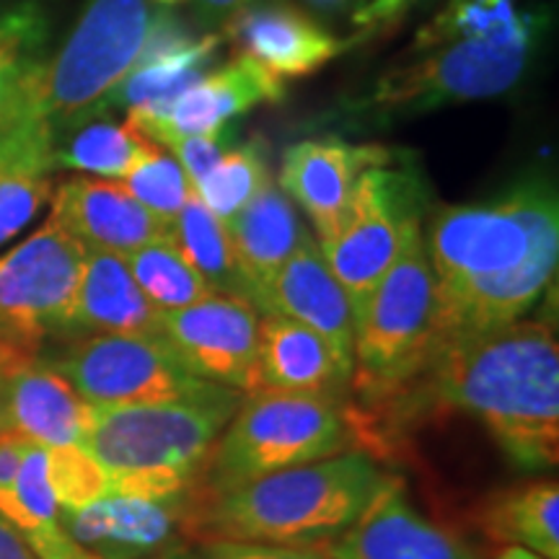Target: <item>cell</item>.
<instances>
[{
	"label": "cell",
	"mask_w": 559,
	"mask_h": 559,
	"mask_svg": "<svg viewBox=\"0 0 559 559\" xmlns=\"http://www.w3.org/2000/svg\"><path fill=\"white\" fill-rule=\"evenodd\" d=\"M436 277L440 342L523 319L555 280L559 207L547 181H526L481 205L440 207L425 239Z\"/></svg>",
	"instance_id": "1"
},
{
	"label": "cell",
	"mask_w": 559,
	"mask_h": 559,
	"mask_svg": "<svg viewBox=\"0 0 559 559\" xmlns=\"http://www.w3.org/2000/svg\"><path fill=\"white\" fill-rule=\"evenodd\" d=\"M417 379L440 404L477 417L515 466H557L559 345L547 321L519 319L440 342Z\"/></svg>",
	"instance_id": "2"
},
{
	"label": "cell",
	"mask_w": 559,
	"mask_h": 559,
	"mask_svg": "<svg viewBox=\"0 0 559 559\" xmlns=\"http://www.w3.org/2000/svg\"><path fill=\"white\" fill-rule=\"evenodd\" d=\"M389 474L368 453L342 451L213 495L210 534L272 547H321L358 521Z\"/></svg>",
	"instance_id": "3"
},
{
	"label": "cell",
	"mask_w": 559,
	"mask_h": 559,
	"mask_svg": "<svg viewBox=\"0 0 559 559\" xmlns=\"http://www.w3.org/2000/svg\"><path fill=\"white\" fill-rule=\"evenodd\" d=\"M239 404V391L230 389L169 404H91L94 409L81 445L107 472L111 492L190 498Z\"/></svg>",
	"instance_id": "4"
},
{
	"label": "cell",
	"mask_w": 559,
	"mask_h": 559,
	"mask_svg": "<svg viewBox=\"0 0 559 559\" xmlns=\"http://www.w3.org/2000/svg\"><path fill=\"white\" fill-rule=\"evenodd\" d=\"M158 11L151 0H88L66 45L26 75L9 120H45L60 138L99 115L102 102L138 66Z\"/></svg>",
	"instance_id": "5"
},
{
	"label": "cell",
	"mask_w": 559,
	"mask_h": 559,
	"mask_svg": "<svg viewBox=\"0 0 559 559\" xmlns=\"http://www.w3.org/2000/svg\"><path fill=\"white\" fill-rule=\"evenodd\" d=\"M349 425L340 400L298 391L257 389L241 400L207 461L215 492L243 481L337 456L347 451Z\"/></svg>",
	"instance_id": "6"
},
{
	"label": "cell",
	"mask_w": 559,
	"mask_h": 559,
	"mask_svg": "<svg viewBox=\"0 0 559 559\" xmlns=\"http://www.w3.org/2000/svg\"><path fill=\"white\" fill-rule=\"evenodd\" d=\"M436 277L417 226L355 319L353 381L383 400L417 381L432 353Z\"/></svg>",
	"instance_id": "7"
},
{
	"label": "cell",
	"mask_w": 559,
	"mask_h": 559,
	"mask_svg": "<svg viewBox=\"0 0 559 559\" xmlns=\"http://www.w3.org/2000/svg\"><path fill=\"white\" fill-rule=\"evenodd\" d=\"M373 166L355 181L340 226L326 241H317L332 275L353 306V317L366 306L379 280L417 226H423V185L415 174Z\"/></svg>",
	"instance_id": "8"
},
{
	"label": "cell",
	"mask_w": 559,
	"mask_h": 559,
	"mask_svg": "<svg viewBox=\"0 0 559 559\" xmlns=\"http://www.w3.org/2000/svg\"><path fill=\"white\" fill-rule=\"evenodd\" d=\"M86 247L52 218L0 257V349L37 358L41 342L68 334Z\"/></svg>",
	"instance_id": "9"
},
{
	"label": "cell",
	"mask_w": 559,
	"mask_h": 559,
	"mask_svg": "<svg viewBox=\"0 0 559 559\" xmlns=\"http://www.w3.org/2000/svg\"><path fill=\"white\" fill-rule=\"evenodd\" d=\"M50 362L94 407L202 400L223 389L181 368L160 337L140 334H88Z\"/></svg>",
	"instance_id": "10"
},
{
	"label": "cell",
	"mask_w": 559,
	"mask_h": 559,
	"mask_svg": "<svg viewBox=\"0 0 559 559\" xmlns=\"http://www.w3.org/2000/svg\"><path fill=\"white\" fill-rule=\"evenodd\" d=\"M526 41L451 39L415 50L376 83L370 104L381 111H430L445 104L492 99L519 83L528 66Z\"/></svg>",
	"instance_id": "11"
},
{
	"label": "cell",
	"mask_w": 559,
	"mask_h": 559,
	"mask_svg": "<svg viewBox=\"0 0 559 559\" xmlns=\"http://www.w3.org/2000/svg\"><path fill=\"white\" fill-rule=\"evenodd\" d=\"M160 340L202 381L243 394L262 389L260 313L249 300L213 293L160 313Z\"/></svg>",
	"instance_id": "12"
},
{
	"label": "cell",
	"mask_w": 559,
	"mask_h": 559,
	"mask_svg": "<svg viewBox=\"0 0 559 559\" xmlns=\"http://www.w3.org/2000/svg\"><path fill=\"white\" fill-rule=\"evenodd\" d=\"M285 96V81L247 55H236L226 66L202 79L160 109H130L128 122L145 138L166 145L187 135H205L228 128L257 104H277Z\"/></svg>",
	"instance_id": "13"
},
{
	"label": "cell",
	"mask_w": 559,
	"mask_h": 559,
	"mask_svg": "<svg viewBox=\"0 0 559 559\" xmlns=\"http://www.w3.org/2000/svg\"><path fill=\"white\" fill-rule=\"evenodd\" d=\"M319 549L330 559H479L453 531L419 513L400 477H386L358 521Z\"/></svg>",
	"instance_id": "14"
},
{
	"label": "cell",
	"mask_w": 559,
	"mask_h": 559,
	"mask_svg": "<svg viewBox=\"0 0 559 559\" xmlns=\"http://www.w3.org/2000/svg\"><path fill=\"white\" fill-rule=\"evenodd\" d=\"M190 498L109 492L88 506L60 510L62 528L96 559H156L177 547Z\"/></svg>",
	"instance_id": "15"
},
{
	"label": "cell",
	"mask_w": 559,
	"mask_h": 559,
	"mask_svg": "<svg viewBox=\"0 0 559 559\" xmlns=\"http://www.w3.org/2000/svg\"><path fill=\"white\" fill-rule=\"evenodd\" d=\"M257 311L280 313V317L309 326L332 347L342 368L353 376V306L311 234L270 280L267 288L262 290L260 304H257Z\"/></svg>",
	"instance_id": "16"
},
{
	"label": "cell",
	"mask_w": 559,
	"mask_h": 559,
	"mask_svg": "<svg viewBox=\"0 0 559 559\" xmlns=\"http://www.w3.org/2000/svg\"><path fill=\"white\" fill-rule=\"evenodd\" d=\"M391 153L381 145H349L342 140H300L283 153L280 190L300 205L326 241L340 226L358 177L373 166H389Z\"/></svg>",
	"instance_id": "17"
},
{
	"label": "cell",
	"mask_w": 559,
	"mask_h": 559,
	"mask_svg": "<svg viewBox=\"0 0 559 559\" xmlns=\"http://www.w3.org/2000/svg\"><path fill=\"white\" fill-rule=\"evenodd\" d=\"M50 218L88 251L128 257L169 234L122 185L109 179L73 177L58 187Z\"/></svg>",
	"instance_id": "18"
},
{
	"label": "cell",
	"mask_w": 559,
	"mask_h": 559,
	"mask_svg": "<svg viewBox=\"0 0 559 559\" xmlns=\"http://www.w3.org/2000/svg\"><path fill=\"white\" fill-rule=\"evenodd\" d=\"M91 404L73 389L50 360H16L5 376L3 428L41 449L81 445L86 436Z\"/></svg>",
	"instance_id": "19"
},
{
	"label": "cell",
	"mask_w": 559,
	"mask_h": 559,
	"mask_svg": "<svg viewBox=\"0 0 559 559\" xmlns=\"http://www.w3.org/2000/svg\"><path fill=\"white\" fill-rule=\"evenodd\" d=\"M223 34L241 55L283 81L309 75L347 50L345 41L326 32L309 13L283 3L247 5L223 24Z\"/></svg>",
	"instance_id": "20"
},
{
	"label": "cell",
	"mask_w": 559,
	"mask_h": 559,
	"mask_svg": "<svg viewBox=\"0 0 559 559\" xmlns=\"http://www.w3.org/2000/svg\"><path fill=\"white\" fill-rule=\"evenodd\" d=\"M68 332H79L83 337L88 334L160 337V311L138 288L124 257L86 249Z\"/></svg>",
	"instance_id": "21"
},
{
	"label": "cell",
	"mask_w": 559,
	"mask_h": 559,
	"mask_svg": "<svg viewBox=\"0 0 559 559\" xmlns=\"http://www.w3.org/2000/svg\"><path fill=\"white\" fill-rule=\"evenodd\" d=\"M58 135L45 120L0 124V247L26 228L52 194Z\"/></svg>",
	"instance_id": "22"
},
{
	"label": "cell",
	"mask_w": 559,
	"mask_h": 559,
	"mask_svg": "<svg viewBox=\"0 0 559 559\" xmlns=\"http://www.w3.org/2000/svg\"><path fill=\"white\" fill-rule=\"evenodd\" d=\"M223 226L228 230L241 277L249 288L251 306L257 309L262 290L304 243L309 230L300 226L296 205L280 190L275 179Z\"/></svg>",
	"instance_id": "23"
},
{
	"label": "cell",
	"mask_w": 559,
	"mask_h": 559,
	"mask_svg": "<svg viewBox=\"0 0 559 559\" xmlns=\"http://www.w3.org/2000/svg\"><path fill=\"white\" fill-rule=\"evenodd\" d=\"M260 376L262 389L332 400H340L353 383V376L317 332L280 313H264L260 319Z\"/></svg>",
	"instance_id": "24"
},
{
	"label": "cell",
	"mask_w": 559,
	"mask_h": 559,
	"mask_svg": "<svg viewBox=\"0 0 559 559\" xmlns=\"http://www.w3.org/2000/svg\"><path fill=\"white\" fill-rule=\"evenodd\" d=\"M0 515L29 544L37 559H96L62 528L60 506L47 477V451L26 443L16 479L0 489Z\"/></svg>",
	"instance_id": "25"
},
{
	"label": "cell",
	"mask_w": 559,
	"mask_h": 559,
	"mask_svg": "<svg viewBox=\"0 0 559 559\" xmlns=\"http://www.w3.org/2000/svg\"><path fill=\"white\" fill-rule=\"evenodd\" d=\"M485 534L502 547H521L544 559H559V485L557 479L526 481L502 489L479 513Z\"/></svg>",
	"instance_id": "26"
},
{
	"label": "cell",
	"mask_w": 559,
	"mask_h": 559,
	"mask_svg": "<svg viewBox=\"0 0 559 559\" xmlns=\"http://www.w3.org/2000/svg\"><path fill=\"white\" fill-rule=\"evenodd\" d=\"M221 41L218 34H207L194 39L185 50L151 62H138L128 79L102 102L99 115H107L111 109H160L171 104L181 91L194 86L205 75Z\"/></svg>",
	"instance_id": "27"
},
{
	"label": "cell",
	"mask_w": 559,
	"mask_h": 559,
	"mask_svg": "<svg viewBox=\"0 0 559 559\" xmlns=\"http://www.w3.org/2000/svg\"><path fill=\"white\" fill-rule=\"evenodd\" d=\"M158 151V143L145 138L135 124L83 122L62 132L55 148V166L96 174L107 179H124L135 166Z\"/></svg>",
	"instance_id": "28"
},
{
	"label": "cell",
	"mask_w": 559,
	"mask_h": 559,
	"mask_svg": "<svg viewBox=\"0 0 559 559\" xmlns=\"http://www.w3.org/2000/svg\"><path fill=\"white\" fill-rule=\"evenodd\" d=\"M169 239L177 243L185 260L200 272L210 290L218 293V296L243 298L251 304L226 226L194 198V192H190V200L171 221Z\"/></svg>",
	"instance_id": "29"
},
{
	"label": "cell",
	"mask_w": 559,
	"mask_h": 559,
	"mask_svg": "<svg viewBox=\"0 0 559 559\" xmlns=\"http://www.w3.org/2000/svg\"><path fill=\"white\" fill-rule=\"evenodd\" d=\"M451 39L534 45V16L519 9V0H449L445 9L419 29L412 50H425Z\"/></svg>",
	"instance_id": "30"
},
{
	"label": "cell",
	"mask_w": 559,
	"mask_h": 559,
	"mask_svg": "<svg viewBox=\"0 0 559 559\" xmlns=\"http://www.w3.org/2000/svg\"><path fill=\"white\" fill-rule=\"evenodd\" d=\"M124 260H128L138 288L160 313L185 309V306L213 296L210 285L185 260V254L169 239V234L135 249Z\"/></svg>",
	"instance_id": "31"
},
{
	"label": "cell",
	"mask_w": 559,
	"mask_h": 559,
	"mask_svg": "<svg viewBox=\"0 0 559 559\" xmlns=\"http://www.w3.org/2000/svg\"><path fill=\"white\" fill-rule=\"evenodd\" d=\"M270 181L267 143L262 138H251L243 145H234L215 169L192 187V192L215 218L228 223Z\"/></svg>",
	"instance_id": "32"
},
{
	"label": "cell",
	"mask_w": 559,
	"mask_h": 559,
	"mask_svg": "<svg viewBox=\"0 0 559 559\" xmlns=\"http://www.w3.org/2000/svg\"><path fill=\"white\" fill-rule=\"evenodd\" d=\"M47 39V13L37 0L0 13V122L11 117L26 75L37 66Z\"/></svg>",
	"instance_id": "33"
},
{
	"label": "cell",
	"mask_w": 559,
	"mask_h": 559,
	"mask_svg": "<svg viewBox=\"0 0 559 559\" xmlns=\"http://www.w3.org/2000/svg\"><path fill=\"white\" fill-rule=\"evenodd\" d=\"M122 187L166 226H171V221L181 213L192 192L187 174L181 171L177 158L160 148L135 166L124 177Z\"/></svg>",
	"instance_id": "34"
},
{
	"label": "cell",
	"mask_w": 559,
	"mask_h": 559,
	"mask_svg": "<svg viewBox=\"0 0 559 559\" xmlns=\"http://www.w3.org/2000/svg\"><path fill=\"white\" fill-rule=\"evenodd\" d=\"M47 451V477L60 510L88 506L109 492V477L83 445Z\"/></svg>",
	"instance_id": "35"
},
{
	"label": "cell",
	"mask_w": 559,
	"mask_h": 559,
	"mask_svg": "<svg viewBox=\"0 0 559 559\" xmlns=\"http://www.w3.org/2000/svg\"><path fill=\"white\" fill-rule=\"evenodd\" d=\"M166 148L174 153L181 171L187 174L190 187H194L234 148V132H230V128H223L215 132H205V135H187L166 143Z\"/></svg>",
	"instance_id": "36"
},
{
	"label": "cell",
	"mask_w": 559,
	"mask_h": 559,
	"mask_svg": "<svg viewBox=\"0 0 559 559\" xmlns=\"http://www.w3.org/2000/svg\"><path fill=\"white\" fill-rule=\"evenodd\" d=\"M198 559H330L319 547H272V544H249L215 539Z\"/></svg>",
	"instance_id": "37"
},
{
	"label": "cell",
	"mask_w": 559,
	"mask_h": 559,
	"mask_svg": "<svg viewBox=\"0 0 559 559\" xmlns=\"http://www.w3.org/2000/svg\"><path fill=\"white\" fill-rule=\"evenodd\" d=\"M415 0H370L368 5L355 13V24L366 26V29H379L391 21H400V16Z\"/></svg>",
	"instance_id": "38"
},
{
	"label": "cell",
	"mask_w": 559,
	"mask_h": 559,
	"mask_svg": "<svg viewBox=\"0 0 559 559\" xmlns=\"http://www.w3.org/2000/svg\"><path fill=\"white\" fill-rule=\"evenodd\" d=\"M24 449H26V440L11 438V436L0 438V489L11 487L13 479H16Z\"/></svg>",
	"instance_id": "39"
},
{
	"label": "cell",
	"mask_w": 559,
	"mask_h": 559,
	"mask_svg": "<svg viewBox=\"0 0 559 559\" xmlns=\"http://www.w3.org/2000/svg\"><path fill=\"white\" fill-rule=\"evenodd\" d=\"M0 559H37L29 544L21 539L16 528L3 515H0Z\"/></svg>",
	"instance_id": "40"
},
{
	"label": "cell",
	"mask_w": 559,
	"mask_h": 559,
	"mask_svg": "<svg viewBox=\"0 0 559 559\" xmlns=\"http://www.w3.org/2000/svg\"><path fill=\"white\" fill-rule=\"evenodd\" d=\"M249 0H200V13L205 21H226L239 13L241 9H247Z\"/></svg>",
	"instance_id": "41"
},
{
	"label": "cell",
	"mask_w": 559,
	"mask_h": 559,
	"mask_svg": "<svg viewBox=\"0 0 559 559\" xmlns=\"http://www.w3.org/2000/svg\"><path fill=\"white\" fill-rule=\"evenodd\" d=\"M16 360H26V358H11V355H5L3 349H0V438L5 436V428H3V402H5V376H9V368L13 366Z\"/></svg>",
	"instance_id": "42"
},
{
	"label": "cell",
	"mask_w": 559,
	"mask_h": 559,
	"mask_svg": "<svg viewBox=\"0 0 559 559\" xmlns=\"http://www.w3.org/2000/svg\"><path fill=\"white\" fill-rule=\"evenodd\" d=\"M495 559H544V557L534 555V551L521 549V547H502Z\"/></svg>",
	"instance_id": "43"
},
{
	"label": "cell",
	"mask_w": 559,
	"mask_h": 559,
	"mask_svg": "<svg viewBox=\"0 0 559 559\" xmlns=\"http://www.w3.org/2000/svg\"><path fill=\"white\" fill-rule=\"evenodd\" d=\"M156 559H198V555H192V551H187L185 547H171L169 551H164V555H158Z\"/></svg>",
	"instance_id": "44"
},
{
	"label": "cell",
	"mask_w": 559,
	"mask_h": 559,
	"mask_svg": "<svg viewBox=\"0 0 559 559\" xmlns=\"http://www.w3.org/2000/svg\"><path fill=\"white\" fill-rule=\"evenodd\" d=\"M317 5H324V9H337V5H345L347 0H313Z\"/></svg>",
	"instance_id": "45"
},
{
	"label": "cell",
	"mask_w": 559,
	"mask_h": 559,
	"mask_svg": "<svg viewBox=\"0 0 559 559\" xmlns=\"http://www.w3.org/2000/svg\"><path fill=\"white\" fill-rule=\"evenodd\" d=\"M156 5H174V3H185V0H151Z\"/></svg>",
	"instance_id": "46"
}]
</instances>
